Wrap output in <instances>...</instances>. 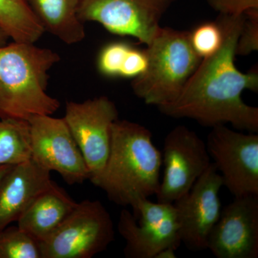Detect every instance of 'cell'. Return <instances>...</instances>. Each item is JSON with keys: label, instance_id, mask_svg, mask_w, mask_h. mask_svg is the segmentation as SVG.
Masks as SVG:
<instances>
[{"label": "cell", "instance_id": "obj_1", "mask_svg": "<svg viewBox=\"0 0 258 258\" xmlns=\"http://www.w3.org/2000/svg\"><path fill=\"white\" fill-rule=\"evenodd\" d=\"M245 15H220L223 42L213 55L202 60L174 103L159 111L174 118H191L205 126L230 123L250 133L258 132V108L244 103L245 90L258 91L257 69L242 73L236 67V47Z\"/></svg>", "mask_w": 258, "mask_h": 258}, {"label": "cell", "instance_id": "obj_2", "mask_svg": "<svg viewBox=\"0 0 258 258\" xmlns=\"http://www.w3.org/2000/svg\"><path fill=\"white\" fill-rule=\"evenodd\" d=\"M161 152L144 125L116 120L111 126L109 155L103 171L90 181L115 205L133 208L139 200L157 195Z\"/></svg>", "mask_w": 258, "mask_h": 258}, {"label": "cell", "instance_id": "obj_3", "mask_svg": "<svg viewBox=\"0 0 258 258\" xmlns=\"http://www.w3.org/2000/svg\"><path fill=\"white\" fill-rule=\"evenodd\" d=\"M60 56L34 43L0 46V119L29 120L53 114L58 100L46 93L48 71Z\"/></svg>", "mask_w": 258, "mask_h": 258}, {"label": "cell", "instance_id": "obj_4", "mask_svg": "<svg viewBox=\"0 0 258 258\" xmlns=\"http://www.w3.org/2000/svg\"><path fill=\"white\" fill-rule=\"evenodd\" d=\"M148 66L132 89L146 104L158 108L177 99L203 59L194 50L189 32L161 28L146 49Z\"/></svg>", "mask_w": 258, "mask_h": 258}, {"label": "cell", "instance_id": "obj_5", "mask_svg": "<svg viewBox=\"0 0 258 258\" xmlns=\"http://www.w3.org/2000/svg\"><path fill=\"white\" fill-rule=\"evenodd\" d=\"M109 212L99 201L77 203L69 217L43 242L42 258H91L106 250L114 240Z\"/></svg>", "mask_w": 258, "mask_h": 258}, {"label": "cell", "instance_id": "obj_6", "mask_svg": "<svg viewBox=\"0 0 258 258\" xmlns=\"http://www.w3.org/2000/svg\"><path fill=\"white\" fill-rule=\"evenodd\" d=\"M210 158L225 186L235 197L258 195V135L225 124L212 127L207 141Z\"/></svg>", "mask_w": 258, "mask_h": 258}, {"label": "cell", "instance_id": "obj_7", "mask_svg": "<svg viewBox=\"0 0 258 258\" xmlns=\"http://www.w3.org/2000/svg\"><path fill=\"white\" fill-rule=\"evenodd\" d=\"M163 147L164 177L156 196L158 203L173 204L189 192L212 162L206 144L184 125L173 128Z\"/></svg>", "mask_w": 258, "mask_h": 258}, {"label": "cell", "instance_id": "obj_8", "mask_svg": "<svg viewBox=\"0 0 258 258\" xmlns=\"http://www.w3.org/2000/svg\"><path fill=\"white\" fill-rule=\"evenodd\" d=\"M172 0H81V22L101 24L108 32L149 45L160 30L161 17Z\"/></svg>", "mask_w": 258, "mask_h": 258}, {"label": "cell", "instance_id": "obj_9", "mask_svg": "<svg viewBox=\"0 0 258 258\" xmlns=\"http://www.w3.org/2000/svg\"><path fill=\"white\" fill-rule=\"evenodd\" d=\"M28 121L32 160L50 172L58 173L70 185L89 179L86 161L63 118L37 115Z\"/></svg>", "mask_w": 258, "mask_h": 258}, {"label": "cell", "instance_id": "obj_10", "mask_svg": "<svg viewBox=\"0 0 258 258\" xmlns=\"http://www.w3.org/2000/svg\"><path fill=\"white\" fill-rule=\"evenodd\" d=\"M113 102L106 96L83 103L68 102L63 117L86 161L89 180L103 171L109 155L111 126L118 120Z\"/></svg>", "mask_w": 258, "mask_h": 258}, {"label": "cell", "instance_id": "obj_11", "mask_svg": "<svg viewBox=\"0 0 258 258\" xmlns=\"http://www.w3.org/2000/svg\"><path fill=\"white\" fill-rule=\"evenodd\" d=\"M222 186V176L212 163L189 192L173 203L180 240L189 250L208 249L209 236L221 214Z\"/></svg>", "mask_w": 258, "mask_h": 258}, {"label": "cell", "instance_id": "obj_12", "mask_svg": "<svg viewBox=\"0 0 258 258\" xmlns=\"http://www.w3.org/2000/svg\"><path fill=\"white\" fill-rule=\"evenodd\" d=\"M208 249L217 258L258 257V195L235 197L222 209Z\"/></svg>", "mask_w": 258, "mask_h": 258}, {"label": "cell", "instance_id": "obj_13", "mask_svg": "<svg viewBox=\"0 0 258 258\" xmlns=\"http://www.w3.org/2000/svg\"><path fill=\"white\" fill-rule=\"evenodd\" d=\"M32 159L16 164L0 183V232L17 222L35 199L55 183Z\"/></svg>", "mask_w": 258, "mask_h": 258}, {"label": "cell", "instance_id": "obj_14", "mask_svg": "<svg viewBox=\"0 0 258 258\" xmlns=\"http://www.w3.org/2000/svg\"><path fill=\"white\" fill-rule=\"evenodd\" d=\"M118 230L125 241V257L154 258L166 247L179 248L181 241L176 215L162 222L137 220L128 210L120 212Z\"/></svg>", "mask_w": 258, "mask_h": 258}, {"label": "cell", "instance_id": "obj_15", "mask_svg": "<svg viewBox=\"0 0 258 258\" xmlns=\"http://www.w3.org/2000/svg\"><path fill=\"white\" fill-rule=\"evenodd\" d=\"M63 189L55 184L39 195L18 220V227L40 243L46 240L76 208Z\"/></svg>", "mask_w": 258, "mask_h": 258}, {"label": "cell", "instance_id": "obj_16", "mask_svg": "<svg viewBox=\"0 0 258 258\" xmlns=\"http://www.w3.org/2000/svg\"><path fill=\"white\" fill-rule=\"evenodd\" d=\"M45 31L68 44L85 38V28L78 11L81 0H26Z\"/></svg>", "mask_w": 258, "mask_h": 258}, {"label": "cell", "instance_id": "obj_17", "mask_svg": "<svg viewBox=\"0 0 258 258\" xmlns=\"http://www.w3.org/2000/svg\"><path fill=\"white\" fill-rule=\"evenodd\" d=\"M0 28L13 41L35 43L45 32L26 0H0Z\"/></svg>", "mask_w": 258, "mask_h": 258}, {"label": "cell", "instance_id": "obj_18", "mask_svg": "<svg viewBox=\"0 0 258 258\" xmlns=\"http://www.w3.org/2000/svg\"><path fill=\"white\" fill-rule=\"evenodd\" d=\"M30 159L28 120L0 119V165H16Z\"/></svg>", "mask_w": 258, "mask_h": 258}, {"label": "cell", "instance_id": "obj_19", "mask_svg": "<svg viewBox=\"0 0 258 258\" xmlns=\"http://www.w3.org/2000/svg\"><path fill=\"white\" fill-rule=\"evenodd\" d=\"M0 258H42L39 242L17 227L0 232Z\"/></svg>", "mask_w": 258, "mask_h": 258}, {"label": "cell", "instance_id": "obj_20", "mask_svg": "<svg viewBox=\"0 0 258 258\" xmlns=\"http://www.w3.org/2000/svg\"><path fill=\"white\" fill-rule=\"evenodd\" d=\"M189 34L194 50L202 59L215 54L223 42L221 27L217 21L202 24Z\"/></svg>", "mask_w": 258, "mask_h": 258}, {"label": "cell", "instance_id": "obj_21", "mask_svg": "<svg viewBox=\"0 0 258 258\" xmlns=\"http://www.w3.org/2000/svg\"><path fill=\"white\" fill-rule=\"evenodd\" d=\"M132 45L123 42L108 44L102 49L98 58L99 72L107 77H120Z\"/></svg>", "mask_w": 258, "mask_h": 258}, {"label": "cell", "instance_id": "obj_22", "mask_svg": "<svg viewBox=\"0 0 258 258\" xmlns=\"http://www.w3.org/2000/svg\"><path fill=\"white\" fill-rule=\"evenodd\" d=\"M245 19L236 47V55H247L258 50V10L244 13Z\"/></svg>", "mask_w": 258, "mask_h": 258}, {"label": "cell", "instance_id": "obj_23", "mask_svg": "<svg viewBox=\"0 0 258 258\" xmlns=\"http://www.w3.org/2000/svg\"><path fill=\"white\" fill-rule=\"evenodd\" d=\"M209 4L220 15H244L247 11L258 10V0H208Z\"/></svg>", "mask_w": 258, "mask_h": 258}, {"label": "cell", "instance_id": "obj_24", "mask_svg": "<svg viewBox=\"0 0 258 258\" xmlns=\"http://www.w3.org/2000/svg\"><path fill=\"white\" fill-rule=\"evenodd\" d=\"M148 66L146 50H141L132 47L120 72V77L136 79L145 72Z\"/></svg>", "mask_w": 258, "mask_h": 258}, {"label": "cell", "instance_id": "obj_25", "mask_svg": "<svg viewBox=\"0 0 258 258\" xmlns=\"http://www.w3.org/2000/svg\"><path fill=\"white\" fill-rule=\"evenodd\" d=\"M176 250L173 247H166L158 252L154 258H176Z\"/></svg>", "mask_w": 258, "mask_h": 258}, {"label": "cell", "instance_id": "obj_26", "mask_svg": "<svg viewBox=\"0 0 258 258\" xmlns=\"http://www.w3.org/2000/svg\"><path fill=\"white\" fill-rule=\"evenodd\" d=\"M14 165H10V164H5V165H0V183L4 176L6 175L7 173L10 170L12 167Z\"/></svg>", "mask_w": 258, "mask_h": 258}, {"label": "cell", "instance_id": "obj_27", "mask_svg": "<svg viewBox=\"0 0 258 258\" xmlns=\"http://www.w3.org/2000/svg\"><path fill=\"white\" fill-rule=\"evenodd\" d=\"M8 38H9V37L0 28V46L6 45Z\"/></svg>", "mask_w": 258, "mask_h": 258}]
</instances>
